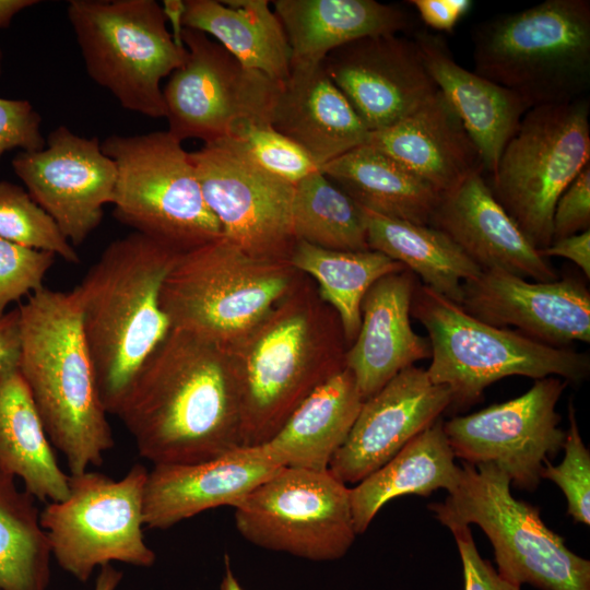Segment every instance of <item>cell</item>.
<instances>
[{
  "label": "cell",
  "mask_w": 590,
  "mask_h": 590,
  "mask_svg": "<svg viewBox=\"0 0 590 590\" xmlns=\"http://www.w3.org/2000/svg\"><path fill=\"white\" fill-rule=\"evenodd\" d=\"M122 579V571L114 566L106 565L101 567V570L95 579L93 590H116Z\"/></svg>",
  "instance_id": "49"
},
{
  "label": "cell",
  "mask_w": 590,
  "mask_h": 590,
  "mask_svg": "<svg viewBox=\"0 0 590 590\" xmlns=\"http://www.w3.org/2000/svg\"><path fill=\"white\" fill-rule=\"evenodd\" d=\"M179 253L133 232L111 241L73 288L108 414H117L143 363L172 330L161 291Z\"/></svg>",
  "instance_id": "4"
},
{
  "label": "cell",
  "mask_w": 590,
  "mask_h": 590,
  "mask_svg": "<svg viewBox=\"0 0 590 590\" xmlns=\"http://www.w3.org/2000/svg\"><path fill=\"white\" fill-rule=\"evenodd\" d=\"M290 263L317 284L320 298L338 314L350 346L361 327V306L380 278L405 270L381 252L331 250L298 240Z\"/></svg>",
  "instance_id": "34"
},
{
  "label": "cell",
  "mask_w": 590,
  "mask_h": 590,
  "mask_svg": "<svg viewBox=\"0 0 590 590\" xmlns=\"http://www.w3.org/2000/svg\"><path fill=\"white\" fill-rule=\"evenodd\" d=\"M0 470L19 477L35 499L59 502L69 476L59 465L17 367L0 373Z\"/></svg>",
  "instance_id": "32"
},
{
  "label": "cell",
  "mask_w": 590,
  "mask_h": 590,
  "mask_svg": "<svg viewBox=\"0 0 590 590\" xmlns=\"http://www.w3.org/2000/svg\"><path fill=\"white\" fill-rule=\"evenodd\" d=\"M182 27L210 35L247 68L276 82L291 73V48L268 0H186Z\"/></svg>",
  "instance_id": "29"
},
{
  "label": "cell",
  "mask_w": 590,
  "mask_h": 590,
  "mask_svg": "<svg viewBox=\"0 0 590 590\" xmlns=\"http://www.w3.org/2000/svg\"><path fill=\"white\" fill-rule=\"evenodd\" d=\"M0 237L14 244L52 252L70 263H79L74 246L54 219L23 187L0 181Z\"/></svg>",
  "instance_id": "37"
},
{
  "label": "cell",
  "mask_w": 590,
  "mask_h": 590,
  "mask_svg": "<svg viewBox=\"0 0 590 590\" xmlns=\"http://www.w3.org/2000/svg\"><path fill=\"white\" fill-rule=\"evenodd\" d=\"M477 74L531 108L585 97L590 86V1L546 0L480 23L472 32Z\"/></svg>",
  "instance_id": "5"
},
{
  "label": "cell",
  "mask_w": 590,
  "mask_h": 590,
  "mask_svg": "<svg viewBox=\"0 0 590 590\" xmlns=\"http://www.w3.org/2000/svg\"><path fill=\"white\" fill-rule=\"evenodd\" d=\"M367 144L394 158L440 193L484 172L477 149L439 90L402 120L369 132Z\"/></svg>",
  "instance_id": "25"
},
{
  "label": "cell",
  "mask_w": 590,
  "mask_h": 590,
  "mask_svg": "<svg viewBox=\"0 0 590 590\" xmlns=\"http://www.w3.org/2000/svg\"><path fill=\"white\" fill-rule=\"evenodd\" d=\"M37 3V0H0V30L7 28L20 11Z\"/></svg>",
  "instance_id": "48"
},
{
  "label": "cell",
  "mask_w": 590,
  "mask_h": 590,
  "mask_svg": "<svg viewBox=\"0 0 590 590\" xmlns=\"http://www.w3.org/2000/svg\"><path fill=\"white\" fill-rule=\"evenodd\" d=\"M545 257H562L573 261L590 278V229L553 240L540 250Z\"/></svg>",
  "instance_id": "45"
},
{
  "label": "cell",
  "mask_w": 590,
  "mask_h": 590,
  "mask_svg": "<svg viewBox=\"0 0 590 590\" xmlns=\"http://www.w3.org/2000/svg\"><path fill=\"white\" fill-rule=\"evenodd\" d=\"M189 156L223 236L255 258L290 261L297 243L295 185L264 170L228 138Z\"/></svg>",
  "instance_id": "15"
},
{
  "label": "cell",
  "mask_w": 590,
  "mask_h": 590,
  "mask_svg": "<svg viewBox=\"0 0 590 590\" xmlns=\"http://www.w3.org/2000/svg\"><path fill=\"white\" fill-rule=\"evenodd\" d=\"M413 39L427 72L477 149L484 170L492 175L530 107L516 93L461 67L441 36L416 31Z\"/></svg>",
  "instance_id": "26"
},
{
  "label": "cell",
  "mask_w": 590,
  "mask_h": 590,
  "mask_svg": "<svg viewBox=\"0 0 590 590\" xmlns=\"http://www.w3.org/2000/svg\"><path fill=\"white\" fill-rule=\"evenodd\" d=\"M411 316L428 333L429 379L447 386L451 405L458 408L476 403L486 387L508 376L534 380L555 376L577 384L589 375L586 353L551 346L517 330L485 323L426 285L416 284Z\"/></svg>",
  "instance_id": "6"
},
{
  "label": "cell",
  "mask_w": 590,
  "mask_h": 590,
  "mask_svg": "<svg viewBox=\"0 0 590 590\" xmlns=\"http://www.w3.org/2000/svg\"><path fill=\"white\" fill-rule=\"evenodd\" d=\"M148 473L134 464L120 480L88 470L70 474L68 496L49 502L39 514L61 569L86 582L96 567L111 562L144 568L155 563L142 530Z\"/></svg>",
  "instance_id": "12"
},
{
  "label": "cell",
  "mask_w": 590,
  "mask_h": 590,
  "mask_svg": "<svg viewBox=\"0 0 590 590\" xmlns=\"http://www.w3.org/2000/svg\"><path fill=\"white\" fill-rule=\"evenodd\" d=\"M320 170L363 209L414 224L429 225L441 196L367 143L324 164Z\"/></svg>",
  "instance_id": "31"
},
{
  "label": "cell",
  "mask_w": 590,
  "mask_h": 590,
  "mask_svg": "<svg viewBox=\"0 0 590 590\" xmlns=\"http://www.w3.org/2000/svg\"><path fill=\"white\" fill-rule=\"evenodd\" d=\"M228 139L264 170L293 185L320 169L300 145L268 121H243L233 129Z\"/></svg>",
  "instance_id": "38"
},
{
  "label": "cell",
  "mask_w": 590,
  "mask_h": 590,
  "mask_svg": "<svg viewBox=\"0 0 590 590\" xmlns=\"http://www.w3.org/2000/svg\"><path fill=\"white\" fill-rule=\"evenodd\" d=\"M281 468L263 445L202 462L154 465L144 487V526L168 529L209 509L235 507Z\"/></svg>",
  "instance_id": "21"
},
{
  "label": "cell",
  "mask_w": 590,
  "mask_h": 590,
  "mask_svg": "<svg viewBox=\"0 0 590 590\" xmlns=\"http://www.w3.org/2000/svg\"><path fill=\"white\" fill-rule=\"evenodd\" d=\"M335 310L307 275L229 346L240 392V445L261 446L321 384L345 367Z\"/></svg>",
  "instance_id": "2"
},
{
  "label": "cell",
  "mask_w": 590,
  "mask_h": 590,
  "mask_svg": "<svg viewBox=\"0 0 590 590\" xmlns=\"http://www.w3.org/2000/svg\"><path fill=\"white\" fill-rule=\"evenodd\" d=\"M455 536L462 562L464 590H520V587L503 578L477 552L469 526L449 528Z\"/></svg>",
  "instance_id": "43"
},
{
  "label": "cell",
  "mask_w": 590,
  "mask_h": 590,
  "mask_svg": "<svg viewBox=\"0 0 590 590\" xmlns=\"http://www.w3.org/2000/svg\"><path fill=\"white\" fill-rule=\"evenodd\" d=\"M569 429L563 445L565 456L558 465L544 462L541 480L554 482L564 493L567 515L575 522L590 523V452L585 446L573 402L568 404Z\"/></svg>",
  "instance_id": "39"
},
{
  "label": "cell",
  "mask_w": 590,
  "mask_h": 590,
  "mask_svg": "<svg viewBox=\"0 0 590 590\" xmlns=\"http://www.w3.org/2000/svg\"><path fill=\"white\" fill-rule=\"evenodd\" d=\"M474 318L555 347L590 342V293L575 278L528 281L508 272L483 270L462 284L459 304Z\"/></svg>",
  "instance_id": "19"
},
{
  "label": "cell",
  "mask_w": 590,
  "mask_h": 590,
  "mask_svg": "<svg viewBox=\"0 0 590 590\" xmlns=\"http://www.w3.org/2000/svg\"><path fill=\"white\" fill-rule=\"evenodd\" d=\"M220 590H244L232 569L227 555L224 557V573L220 583Z\"/></svg>",
  "instance_id": "50"
},
{
  "label": "cell",
  "mask_w": 590,
  "mask_h": 590,
  "mask_svg": "<svg viewBox=\"0 0 590 590\" xmlns=\"http://www.w3.org/2000/svg\"><path fill=\"white\" fill-rule=\"evenodd\" d=\"M67 16L88 76L126 110L166 117L161 82L186 60L155 0H70Z\"/></svg>",
  "instance_id": "9"
},
{
  "label": "cell",
  "mask_w": 590,
  "mask_h": 590,
  "mask_svg": "<svg viewBox=\"0 0 590 590\" xmlns=\"http://www.w3.org/2000/svg\"><path fill=\"white\" fill-rule=\"evenodd\" d=\"M304 276L290 261L255 258L223 236L177 256L161 306L172 329L228 349Z\"/></svg>",
  "instance_id": "7"
},
{
  "label": "cell",
  "mask_w": 590,
  "mask_h": 590,
  "mask_svg": "<svg viewBox=\"0 0 590 590\" xmlns=\"http://www.w3.org/2000/svg\"><path fill=\"white\" fill-rule=\"evenodd\" d=\"M589 113L586 97L531 107L492 174L494 197L538 250L553 241L559 196L590 164Z\"/></svg>",
  "instance_id": "11"
},
{
  "label": "cell",
  "mask_w": 590,
  "mask_h": 590,
  "mask_svg": "<svg viewBox=\"0 0 590 590\" xmlns=\"http://www.w3.org/2000/svg\"><path fill=\"white\" fill-rule=\"evenodd\" d=\"M416 284L413 273L405 269L380 278L364 296L361 327L345 354V367L364 400L404 368L430 358L429 340L411 326Z\"/></svg>",
  "instance_id": "23"
},
{
  "label": "cell",
  "mask_w": 590,
  "mask_h": 590,
  "mask_svg": "<svg viewBox=\"0 0 590 590\" xmlns=\"http://www.w3.org/2000/svg\"><path fill=\"white\" fill-rule=\"evenodd\" d=\"M35 498L0 470V590H49L51 551Z\"/></svg>",
  "instance_id": "35"
},
{
  "label": "cell",
  "mask_w": 590,
  "mask_h": 590,
  "mask_svg": "<svg viewBox=\"0 0 590 590\" xmlns=\"http://www.w3.org/2000/svg\"><path fill=\"white\" fill-rule=\"evenodd\" d=\"M42 117L26 99L0 97V158L12 149L34 152L45 148Z\"/></svg>",
  "instance_id": "41"
},
{
  "label": "cell",
  "mask_w": 590,
  "mask_h": 590,
  "mask_svg": "<svg viewBox=\"0 0 590 590\" xmlns=\"http://www.w3.org/2000/svg\"><path fill=\"white\" fill-rule=\"evenodd\" d=\"M422 21L433 30L451 32L472 5L470 0H411Z\"/></svg>",
  "instance_id": "44"
},
{
  "label": "cell",
  "mask_w": 590,
  "mask_h": 590,
  "mask_svg": "<svg viewBox=\"0 0 590 590\" xmlns=\"http://www.w3.org/2000/svg\"><path fill=\"white\" fill-rule=\"evenodd\" d=\"M364 210L369 249L420 276L424 285L460 304L463 282L482 270L444 232Z\"/></svg>",
  "instance_id": "33"
},
{
  "label": "cell",
  "mask_w": 590,
  "mask_h": 590,
  "mask_svg": "<svg viewBox=\"0 0 590 590\" xmlns=\"http://www.w3.org/2000/svg\"><path fill=\"white\" fill-rule=\"evenodd\" d=\"M234 509L248 542L314 562L342 558L357 535L350 488L328 470L281 468Z\"/></svg>",
  "instance_id": "13"
},
{
  "label": "cell",
  "mask_w": 590,
  "mask_h": 590,
  "mask_svg": "<svg viewBox=\"0 0 590 590\" xmlns=\"http://www.w3.org/2000/svg\"><path fill=\"white\" fill-rule=\"evenodd\" d=\"M52 252L24 247L0 237V317L13 302L44 287Z\"/></svg>",
  "instance_id": "40"
},
{
  "label": "cell",
  "mask_w": 590,
  "mask_h": 590,
  "mask_svg": "<svg viewBox=\"0 0 590 590\" xmlns=\"http://www.w3.org/2000/svg\"><path fill=\"white\" fill-rule=\"evenodd\" d=\"M11 165L73 246L85 241L101 224L104 206L113 202L117 170L96 137L84 138L59 126L43 150L20 152Z\"/></svg>",
  "instance_id": "17"
},
{
  "label": "cell",
  "mask_w": 590,
  "mask_h": 590,
  "mask_svg": "<svg viewBox=\"0 0 590 590\" xmlns=\"http://www.w3.org/2000/svg\"><path fill=\"white\" fill-rule=\"evenodd\" d=\"M20 355V311L15 308L0 317V373L17 367Z\"/></svg>",
  "instance_id": "46"
},
{
  "label": "cell",
  "mask_w": 590,
  "mask_h": 590,
  "mask_svg": "<svg viewBox=\"0 0 590 590\" xmlns=\"http://www.w3.org/2000/svg\"><path fill=\"white\" fill-rule=\"evenodd\" d=\"M440 417L413 437L377 471L350 488L356 534L364 533L377 512L391 499L408 494L424 497L458 484L461 468Z\"/></svg>",
  "instance_id": "30"
},
{
  "label": "cell",
  "mask_w": 590,
  "mask_h": 590,
  "mask_svg": "<svg viewBox=\"0 0 590 590\" xmlns=\"http://www.w3.org/2000/svg\"><path fill=\"white\" fill-rule=\"evenodd\" d=\"M451 402L450 389L434 384L425 369L404 368L364 400L328 471L344 484L359 483L435 423Z\"/></svg>",
  "instance_id": "20"
},
{
  "label": "cell",
  "mask_w": 590,
  "mask_h": 590,
  "mask_svg": "<svg viewBox=\"0 0 590 590\" xmlns=\"http://www.w3.org/2000/svg\"><path fill=\"white\" fill-rule=\"evenodd\" d=\"M567 381L536 379L520 397L444 422L455 457L471 464L494 463L520 489L532 492L544 462L563 448L556 404Z\"/></svg>",
  "instance_id": "16"
},
{
  "label": "cell",
  "mask_w": 590,
  "mask_h": 590,
  "mask_svg": "<svg viewBox=\"0 0 590 590\" xmlns=\"http://www.w3.org/2000/svg\"><path fill=\"white\" fill-rule=\"evenodd\" d=\"M181 39L186 60L163 88L169 133L211 143L243 121L270 122L281 82L247 68L200 31L184 27Z\"/></svg>",
  "instance_id": "14"
},
{
  "label": "cell",
  "mask_w": 590,
  "mask_h": 590,
  "mask_svg": "<svg viewBox=\"0 0 590 590\" xmlns=\"http://www.w3.org/2000/svg\"><path fill=\"white\" fill-rule=\"evenodd\" d=\"M116 415L153 465L202 462L240 447V392L228 350L172 329Z\"/></svg>",
  "instance_id": "1"
},
{
  "label": "cell",
  "mask_w": 590,
  "mask_h": 590,
  "mask_svg": "<svg viewBox=\"0 0 590 590\" xmlns=\"http://www.w3.org/2000/svg\"><path fill=\"white\" fill-rule=\"evenodd\" d=\"M17 308V370L52 447L64 457L69 474L102 465L115 440L99 397L74 290L43 287Z\"/></svg>",
  "instance_id": "3"
},
{
  "label": "cell",
  "mask_w": 590,
  "mask_h": 590,
  "mask_svg": "<svg viewBox=\"0 0 590 590\" xmlns=\"http://www.w3.org/2000/svg\"><path fill=\"white\" fill-rule=\"evenodd\" d=\"M273 11L290 44L291 68L320 64L347 43L413 26L403 8L375 0H275Z\"/></svg>",
  "instance_id": "27"
},
{
  "label": "cell",
  "mask_w": 590,
  "mask_h": 590,
  "mask_svg": "<svg viewBox=\"0 0 590 590\" xmlns=\"http://www.w3.org/2000/svg\"><path fill=\"white\" fill-rule=\"evenodd\" d=\"M181 143L167 130L101 142L117 170L114 216L177 252L223 237Z\"/></svg>",
  "instance_id": "10"
},
{
  "label": "cell",
  "mask_w": 590,
  "mask_h": 590,
  "mask_svg": "<svg viewBox=\"0 0 590 590\" xmlns=\"http://www.w3.org/2000/svg\"><path fill=\"white\" fill-rule=\"evenodd\" d=\"M271 126L300 145L321 168L366 144L369 131L322 63L291 68L280 83Z\"/></svg>",
  "instance_id": "24"
},
{
  "label": "cell",
  "mask_w": 590,
  "mask_h": 590,
  "mask_svg": "<svg viewBox=\"0 0 590 590\" xmlns=\"http://www.w3.org/2000/svg\"><path fill=\"white\" fill-rule=\"evenodd\" d=\"M457 486L432 510L447 528L479 526L488 536L497 573L521 587L541 590H590V560L548 529L540 509L516 499L509 476L494 463L460 467Z\"/></svg>",
  "instance_id": "8"
},
{
  "label": "cell",
  "mask_w": 590,
  "mask_h": 590,
  "mask_svg": "<svg viewBox=\"0 0 590 590\" xmlns=\"http://www.w3.org/2000/svg\"><path fill=\"white\" fill-rule=\"evenodd\" d=\"M590 227V164L559 196L553 213V240Z\"/></svg>",
  "instance_id": "42"
},
{
  "label": "cell",
  "mask_w": 590,
  "mask_h": 590,
  "mask_svg": "<svg viewBox=\"0 0 590 590\" xmlns=\"http://www.w3.org/2000/svg\"><path fill=\"white\" fill-rule=\"evenodd\" d=\"M364 399L344 368L317 387L263 446L282 468L327 471Z\"/></svg>",
  "instance_id": "28"
},
{
  "label": "cell",
  "mask_w": 590,
  "mask_h": 590,
  "mask_svg": "<svg viewBox=\"0 0 590 590\" xmlns=\"http://www.w3.org/2000/svg\"><path fill=\"white\" fill-rule=\"evenodd\" d=\"M322 66L369 132L402 120L438 91L414 39L399 34L347 43Z\"/></svg>",
  "instance_id": "18"
},
{
  "label": "cell",
  "mask_w": 590,
  "mask_h": 590,
  "mask_svg": "<svg viewBox=\"0 0 590 590\" xmlns=\"http://www.w3.org/2000/svg\"><path fill=\"white\" fill-rule=\"evenodd\" d=\"M430 226L447 234L483 270L536 282L559 279L494 197L482 173L441 193Z\"/></svg>",
  "instance_id": "22"
},
{
  "label": "cell",
  "mask_w": 590,
  "mask_h": 590,
  "mask_svg": "<svg viewBox=\"0 0 590 590\" xmlns=\"http://www.w3.org/2000/svg\"><path fill=\"white\" fill-rule=\"evenodd\" d=\"M163 11L167 17V21L170 22L173 32V38L175 43L180 46L185 47L182 39H181V32H182V14H184V1L181 0H165L163 1Z\"/></svg>",
  "instance_id": "47"
},
{
  "label": "cell",
  "mask_w": 590,
  "mask_h": 590,
  "mask_svg": "<svg viewBox=\"0 0 590 590\" xmlns=\"http://www.w3.org/2000/svg\"><path fill=\"white\" fill-rule=\"evenodd\" d=\"M2 73V52L0 50V75Z\"/></svg>",
  "instance_id": "51"
},
{
  "label": "cell",
  "mask_w": 590,
  "mask_h": 590,
  "mask_svg": "<svg viewBox=\"0 0 590 590\" xmlns=\"http://www.w3.org/2000/svg\"><path fill=\"white\" fill-rule=\"evenodd\" d=\"M293 231L297 241L324 249H369L363 208L320 169L295 185Z\"/></svg>",
  "instance_id": "36"
}]
</instances>
